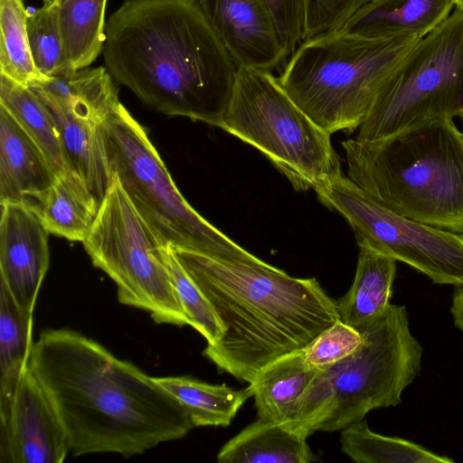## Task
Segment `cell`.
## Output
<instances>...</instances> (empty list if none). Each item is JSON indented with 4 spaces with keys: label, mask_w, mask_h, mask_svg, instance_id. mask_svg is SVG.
I'll return each instance as SVG.
<instances>
[{
    "label": "cell",
    "mask_w": 463,
    "mask_h": 463,
    "mask_svg": "<svg viewBox=\"0 0 463 463\" xmlns=\"http://www.w3.org/2000/svg\"><path fill=\"white\" fill-rule=\"evenodd\" d=\"M29 365L60 414L73 456H133L195 427L153 377L76 331L42 332Z\"/></svg>",
    "instance_id": "6da1fadb"
},
{
    "label": "cell",
    "mask_w": 463,
    "mask_h": 463,
    "mask_svg": "<svg viewBox=\"0 0 463 463\" xmlns=\"http://www.w3.org/2000/svg\"><path fill=\"white\" fill-rule=\"evenodd\" d=\"M102 52L112 77L148 107L220 127L239 68L196 0H125Z\"/></svg>",
    "instance_id": "7a4b0ae2"
},
{
    "label": "cell",
    "mask_w": 463,
    "mask_h": 463,
    "mask_svg": "<svg viewBox=\"0 0 463 463\" xmlns=\"http://www.w3.org/2000/svg\"><path fill=\"white\" fill-rule=\"evenodd\" d=\"M173 250L224 328L203 355L240 381L250 383L266 364L303 349L339 319L336 300L315 278H294L253 254Z\"/></svg>",
    "instance_id": "3957f363"
},
{
    "label": "cell",
    "mask_w": 463,
    "mask_h": 463,
    "mask_svg": "<svg viewBox=\"0 0 463 463\" xmlns=\"http://www.w3.org/2000/svg\"><path fill=\"white\" fill-rule=\"evenodd\" d=\"M347 177L408 219L463 234V131L427 119L374 140L342 142Z\"/></svg>",
    "instance_id": "277c9868"
},
{
    "label": "cell",
    "mask_w": 463,
    "mask_h": 463,
    "mask_svg": "<svg viewBox=\"0 0 463 463\" xmlns=\"http://www.w3.org/2000/svg\"><path fill=\"white\" fill-rule=\"evenodd\" d=\"M419 40L368 38L341 30L327 33L304 40L278 79L295 103L326 131L351 133L366 119Z\"/></svg>",
    "instance_id": "5b68a950"
},
{
    "label": "cell",
    "mask_w": 463,
    "mask_h": 463,
    "mask_svg": "<svg viewBox=\"0 0 463 463\" xmlns=\"http://www.w3.org/2000/svg\"><path fill=\"white\" fill-rule=\"evenodd\" d=\"M260 151L297 191L342 175L331 134L289 97L272 71L239 68L220 127Z\"/></svg>",
    "instance_id": "8992f818"
},
{
    "label": "cell",
    "mask_w": 463,
    "mask_h": 463,
    "mask_svg": "<svg viewBox=\"0 0 463 463\" xmlns=\"http://www.w3.org/2000/svg\"><path fill=\"white\" fill-rule=\"evenodd\" d=\"M108 165L165 246L213 257L251 253L200 215L181 194L145 128L119 103L102 120Z\"/></svg>",
    "instance_id": "52a82bcc"
},
{
    "label": "cell",
    "mask_w": 463,
    "mask_h": 463,
    "mask_svg": "<svg viewBox=\"0 0 463 463\" xmlns=\"http://www.w3.org/2000/svg\"><path fill=\"white\" fill-rule=\"evenodd\" d=\"M112 178L83 241L92 264L117 285L118 301L150 313L157 324L188 325L168 269L165 247Z\"/></svg>",
    "instance_id": "ba28073f"
},
{
    "label": "cell",
    "mask_w": 463,
    "mask_h": 463,
    "mask_svg": "<svg viewBox=\"0 0 463 463\" xmlns=\"http://www.w3.org/2000/svg\"><path fill=\"white\" fill-rule=\"evenodd\" d=\"M455 117H463V9L457 7L404 56L355 138L379 139Z\"/></svg>",
    "instance_id": "9c48e42d"
},
{
    "label": "cell",
    "mask_w": 463,
    "mask_h": 463,
    "mask_svg": "<svg viewBox=\"0 0 463 463\" xmlns=\"http://www.w3.org/2000/svg\"><path fill=\"white\" fill-rule=\"evenodd\" d=\"M361 335L360 347L331 366L334 405L319 430H343L373 409L398 405L420 370L422 348L410 331L405 307L391 304Z\"/></svg>",
    "instance_id": "30bf717a"
},
{
    "label": "cell",
    "mask_w": 463,
    "mask_h": 463,
    "mask_svg": "<svg viewBox=\"0 0 463 463\" xmlns=\"http://www.w3.org/2000/svg\"><path fill=\"white\" fill-rule=\"evenodd\" d=\"M316 193L347 221L358 245L402 261L434 283L463 286V234L402 216L343 175Z\"/></svg>",
    "instance_id": "8fae6325"
},
{
    "label": "cell",
    "mask_w": 463,
    "mask_h": 463,
    "mask_svg": "<svg viewBox=\"0 0 463 463\" xmlns=\"http://www.w3.org/2000/svg\"><path fill=\"white\" fill-rule=\"evenodd\" d=\"M69 452L60 414L28 365L0 399V462L61 463Z\"/></svg>",
    "instance_id": "7c38bea8"
},
{
    "label": "cell",
    "mask_w": 463,
    "mask_h": 463,
    "mask_svg": "<svg viewBox=\"0 0 463 463\" xmlns=\"http://www.w3.org/2000/svg\"><path fill=\"white\" fill-rule=\"evenodd\" d=\"M0 206V282L22 308L33 312L50 265V232L24 203Z\"/></svg>",
    "instance_id": "4fadbf2b"
},
{
    "label": "cell",
    "mask_w": 463,
    "mask_h": 463,
    "mask_svg": "<svg viewBox=\"0 0 463 463\" xmlns=\"http://www.w3.org/2000/svg\"><path fill=\"white\" fill-rule=\"evenodd\" d=\"M238 68L272 71L289 56L260 0H196Z\"/></svg>",
    "instance_id": "5bb4252c"
},
{
    "label": "cell",
    "mask_w": 463,
    "mask_h": 463,
    "mask_svg": "<svg viewBox=\"0 0 463 463\" xmlns=\"http://www.w3.org/2000/svg\"><path fill=\"white\" fill-rule=\"evenodd\" d=\"M56 175L40 147L0 106V204L24 203L50 187Z\"/></svg>",
    "instance_id": "9a60e30c"
},
{
    "label": "cell",
    "mask_w": 463,
    "mask_h": 463,
    "mask_svg": "<svg viewBox=\"0 0 463 463\" xmlns=\"http://www.w3.org/2000/svg\"><path fill=\"white\" fill-rule=\"evenodd\" d=\"M114 80L107 68L89 66L29 88L51 111L101 123L120 103Z\"/></svg>",
    "instance_id": "2e32d148"
},
{
    "label": "cell",
    "mask_w": 463,
    "mask_h": 463,
    "mask_svg": "<svg viewBox=\"0 0 463 463\" xmlns=\"http://www.w3.org/2000/svg\"><path fill=\"white\" fill-rule=\"evenodd\" d=\"M455 8L452 0H372L341 31L368 38L420 39Z\"/></svg>",
    "instance_id": "e0dca14e"
},
{
    "label": "cell",
    "mask_w": 463,
    "mask_h": 463,
    "mask_svg": "<svg viewBox=\"0 0 463 463\" xmlns=\"http://www.w3.org/2000/svg\"><path fill=\"white\" fill-rule=\"evenodd\" d=\"M24 203L50 233L81 242L99 209V203L85 180L72 169L57 174L50 187Z\"/></svg>",
    "instance_id": "ac0fdd59"
},
{
    "label": "cell",
    "mask_w": 463,
    "mask_h": 463,
    "mask_svg": "<svg viewBox=\"0 0 463 463\" xmlns=\"http://www.w3.org/2000/svg\"><path fill=\"white\" fill-rule=\"evenodd\" d=\"M359 253L353 284L336 300L339 319L362 334L391 305L396 260L366 245Z\"/></svg>",
    "instance_id": "d6986e66"
},
{
    "label": "cell",
    "mask_w": 463,
    "mask_h": 463,
    "mask_svg": "<svg viewBox=\"0 0 463 463\" xmlns=\"http://www.w3.org/2000/svg\"><path fill=\"white\" fill-rule=\"evenodd\" d=\"M321 370L310 367L302 349L266 364L249 384L258 418L284 423L298 399Z\"/></svg>",
    "instance_id": "ffe728a7"
},
{
    "label": "cell",
    "mask_w": 463,
    "mask_h": 463,
    "mask_svg": "<svg viewBox=\"0 0 463 463\" xmlns=\"http://www.w3.org/2000/svg\"><path fill=\"white\" fill-rule=\"evenodd\" d=\"M220 463H310L316 455L307 439L280 423L259 419L227 441L217 454Z\"/></svg>",
    "instance_id": "44dd1931"
},
{
    "label": "cell",
    "mask_w": 463,
    "mask_h": 463,
    "mask_svg": "<svg viewBox=\"0 0 463 463\" xmlns=\"http://www.w3.org/2000/svg\"><path fill=\"white\" fill-rule=\"evenodd\" d=\"M49 111L71 168L85 180L100 204L112 178L99 128L101 123Z\"/></svg>",
    "instance_id": "7402d4cb"
},
{
    "label": "cell",
    "mask_w": 463,
    "mask_h": 463,
    "mask_svg": "<svg viewBox=\"0 0 463 463\" xmlns=\"http://www.w3.org/2000/svg\"><path fill=\"white\" fill-rule=\"evenodd\" d=\"M153 378L185 408L195 427L229 426L244 402L252 397L249 387L234 390L189 376Z\"/></svg>",
    "instance_id": "603a6c76"
},
{
    "label": "cell",
    "mask_w": 463,
    "mask_h": 463,
    "mask_svg": "<svg viewBox=\"0 0 463 463\" xmlns=\"http://www.w3.org/2000/svg\"><path fill=\"white\" fill-rule=\"evenodd\" d=\"M0 106L40 147L56 174L71 169L51 112L29 87L0 74Z\"/></svg>",
    "instance_id": "cb8c5ba5"
},
{
    "label": "cell",
    "mask_w": 463,
    "mask_h": 463,
    "mask_svg": "<svg viewBox=\"0 0 463 463\" xmlns=\"http://www.w3.org/2000/svg\"><path fill=\"white\" fill-rule=\"evenodd\" d=\"M108 0H57L66 55L74 70L89 67L102 52Z\"/></svg>",
    "instance_id": "d4e9b609"
},
{
    "label": "cell",
    "mask_w": 463,
    "mask_h": 463,
    "mask_svg": "<svg viewBox=\"0 0 463 463\" xmlns=\"http://www.w3.org/2000/svg\"><path fill=\"white\" fill-rule=\"evenodd\" d=\"M33 313L22 308L0 282V395L8 394L29 365Z\"/></svg>",
    "instance_id": "484cf974"
},
{
    "label": "cell",
    "mask_w": 463,
    "mask_h": 463,
    "mask_svg": "<svg viewBox=\"0 0 463 463\" xmlns=\"http://www.w3.org/2000/svg\"><path fill=\"white\" fill-rule=\"evenodd\" d=\"M340 441L343 452L358 463H449L453 461L448 457L437 455L411 441L375 433L363 420L343 429Z\"/></svg>",
    "instance_id": "4316f807"
},
{
    "label": "cell",
    "mask_w": 463,
    "mask_h": 463,
    "mask_svg": "<svg viewBox=\"0 0 463 463\" xmlns=\"http://www.w3.org/2000/svg\"><path fill=\"white\" fill-rule=\"evenodd\" d=\"M27 18L23 0H0V74L25 87L46 79L33 60Z\"/></svg>",
    "instance_id": "83f0119b"
},
{
    "label": "cell",
    "mask_w": 463,
    "mask_h": 463,
    "mask_svg": "<svg viewBox=\"0 0 463 463\" xmlns=\"http://www.w3.org/2000/svg\"><path fill=\"white\" fill-rule=\"evenodd\" d=\"M27 32L33 60L42 75L55 78L76 71L65 52L57 3L28 14Z\"/></svg>",
    "instance_id": "f1b7e54d"
},
{
    "label": "cell",
    "mask_w": 463,
    "mask_h": 463,
    "mask_svg": "<svg viewBox=\"0 0 463 463\" xmlns=\"http://www.w3.org/2000/svg\"><path fill=\"white\" fill-rule=\"evenodd\" d=\"M165 256L172 283L188 317V325L207 340V345L216 343L223 335L224 328L214 309L169 245L165 247Z\"/></svg>",
    "instance_id": "f546056e"
},
{
    "label": "cell",
    "mask_w": 463,
    "mask_h": 463,
    "mask_svg": "<svg viewBox=\"0 0 463 463\" xmlns=\"http://www.w3.org/2000/svg\"><path fill=\"white\" fill-rule=\"evenodd\" d=\"M334 400V373L330 366L321 370L308 384L282 425L307 439L319 430L322 423L328 418Z\"/></svg>",
    "instance_id": "4dcf8cb0"
},
{
    "label": "cell",
    "mask_w": 463,
    "mask_h": 463,
    "mask_svg": "<svg viewBox=\"0 0 463 463\" xmlns=\"http://www.w3.org/2000/svg\"><path fill=\"white\" fill-rule=\"evenodd\" d=\"M362 343V335L338 319L302 351L310 367L323 370L352 355Z\"/></svg>",
    "instance_id": "1f68e13d"
},
{
    "label": "cell",
    "mask_w": 463,
    "mask_h": 463,
    "mask_svg": "<svg viewBox=\"0 0 463 463\" xmlns=\"http://www.w3.org/2000/svg\"><path fill=\"white\" fill-rule=\"evenodd\" d=\"M372 0H306L304 40L340 31Z\"/></svg>",
    "instance_id": "d6a6232c"
},
{
    "label": "cell",
    "mask_w": 463,
    "mask_h": 463,
    "mask_svg": "<svg viewBox=\"0 0 463 463\" xmlns=\"http://www.w3.org/2000/svg\"><path fill=\"white\" fill-rule=\"evenodd\" d=\"M289 55L304 41L306 0H260Z\"/></svg>",
    "instance_id": "836d02e7"
},
{
    "label": "cell",
    "mask_w": 463,
    "mask_h": 463,
    "mask_svg": "<svg viewBox=\"0 0 463 463\" xmlns=\"http://www.w3.org/2000/svg\"><path fill=\"white\" fill-rule=\"evenodd\" d=\"M456 288L450 311L455 326L463 332V286Z\"/></svg>",
    "instance_id": "e575fe53"
},
{
    "label": "cell",
    "mask_w": 463,
    "mask_h": 463,
    "mask_svg": "<svg viewBox=\"0 0 463 463\" xmlns=\"http://www.w3.org/2000/svg\"><path fill=\"white\" fill-rule=\"evenodd\" d=\"M457 8L463 9V0H452Z\"/></svg>",
    "instance_id": "d590c367"
},
{
    "label": "cell",
    "mask_w": 463,
    "mask_h": 463,
    "mask_svg": "<svg viewBox=\"0 0 463 463\" xmlns=\"http://www.w3.org/2000/svg\"><path fill=\"white\" fill-rule=\"evenodd\" d=\"M43 5H52L57 2V0H43Z\"/></svg>",
    "instance_id": "8d00e7d4"
},
{
    "label": "cell",
    "mask_w": 463,
    "mask_h": 463,
    "mask_svg": "<svg viewBox=\"0 0 463 463\" xmlns=\"http://www.w3.org/2000/svg\"><path fill=\"white\" fill-rule=\"evenodd\" d=\"M461 119H462V123H463V117H461Z\"/></svg>",
    "instance_id": "74e56055"
}]
</instances>
